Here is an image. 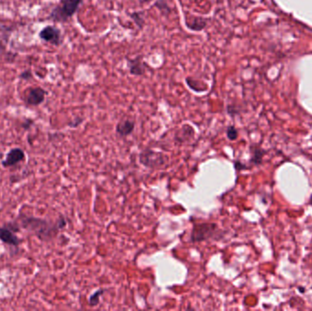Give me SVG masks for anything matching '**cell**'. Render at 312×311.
<instances>
[{"instance_id": "4fadbf2b", "label": "cell", "mask_w": 312, "mask_h": 311, "mask_svg": "<svg viewBox=\"0 0 312 311\" xmlns=\"http://www.w3.org/2000/svg\"><path fill=\"white\" fill-rule=\"evenodd\" d=\"M251 153L252 156L250 162L253 164H257V165L260 164L261 162H262V158H263V156L266 154V152L262 149H260V148H258V147H253L251 150Z\"/></svg>"}, {"instance_id": "6da1fadb", "label": "cell", "mask_w": 312, "mask_h": 311, "mask_svg": "<svg viewBox=\"0 0 312 311\" xmlns=\"http://www.w3.org/2000/svg\"><path fill=\"white\" fill-rule=\"evenodd\" d=\"M18 221L21 228L31 233L42 242H49L54 239L60 231L64 229L68 224L67 219L63 216H61L55 221H51L21 214L18 217Z\"/></svg>"}, {"instance_id": "277c9868", "label": "cell", "mask_w": 312, "mask_h": 311, "mask_svg": "<svg viewBox=\"0 0 312 311\" xmlns=\"http://www.w3.org/2000/svg\"><path fill=\"white\" fill-rule=\"evenodd\" d=\"M20 229L21 226L16 221L5 223L3 226H0V241L16 250H19L22 242L17 235Z\"/></svg>"}, {"instance_id": "44dd1931", "label": "cell", "mask_w": 312, "mask_h": 311, "mask_svg": "<svg viewBox=\"0 0 312 311\" xmlns=\"http://www.w3.org/2000/svg\"><path fill=\"white\" fill-rule=\"evenodd\" d=\"M235 168L238 171H241V170L246 169V166L242 162H235Z\"/></svg>"}, {"instance_id": "ba28073f", "label": "cell", "mask_w": 312, "mask_h": 311, "mask_svg": "<svg viewBox=\"0 0 312 311\" xmlns=\"http://www.w3.org/2000/svg\"><path fill=\"white\" fill-rule=\"evenodd\" d=\"M47 91L41 87L30 88L27 90L25 97V102L28 106H40L46 99Z\"/></svg>"}, {"instance_id": "cb8c5ba5", "label": "cell", "mask_w": 312, "mask_h": 311, "mask_svg": "<svg viewBox=\"0 0 312 311\" xmlns=\"http://www.w3.org/2000/svg\"><path fill=\"white\" fill-rule=\"evenodd\" d=\"M36 1H39V0H36Z\"/></svg>"}, {"instance_id": "d6986e66", "label": "cell", "mask_w": 312, "mask_h": 311, "mask_svg": "<svg viewBox=\"0 0 312 311\" xmlns=\"http://www.w3.org/2000/svg\"><path fill=\"white\" fill-rule=\"evenodd\" d=\"M82 122H83V119H82V118H76L74 121H72V122L68 123V126H69V127H72V128H76V127H78L80 124H82Z\"/></svg>"}, {"instance_id": "2e32d148", "label": "cell", "mask_w": 312, "mask_h": 311, "mask_svg": "<svg viewBox=\"0 0 312 311\" xmlns=\"http://www.w3.org/2000/svg\"><path fill=\"white\" fill-rule=\"evenodd\" d=\"M142 13H139V12H134V13L131 14V18L134 20V23L140 28H143L144 26V20H143V17L141 16Z\"/></svg>"}, {"instance_id": "7402d4cb", "label": "cell", "mask_w": 312, "mask_h": 311, "mask_svg": "<svg viewBox=\"0 0 312 311\" xmlns=\"http://www.w3.org/2000/svg\"><path fill=\"white\" fill-rule=\"evenodd\" d=\"M310 203L312 204V195L311 196V198H310Z\"/></svg>"}, {"instance_id": "603a6c76", "label": "cell", "mask_w": 312, "mask_h": 311, "mask_svg": "<svg viewBox=\"0 0 312 311\" xmlns=\"http://www.w3.org/2000/svg\"><path fill=\"white\" fill-rule=\"evenodd\" d=\"M143 1H148V0H143ZM150 1V0H149Z\"/></svg>"}, {"instance_id": "7c38bea8", "label": "cell", "mask_w": 312, "mask_h": 311, "mask_svg": "<svg viewBox=\"0 0 312 311\" xmlns=\"http://www.w3.org/2000/svg\"><path fill=\"white\" fill-rule=\"evenodd\" d=\"M191 21L188 20H185V26L193 31H201L203 30L205 27L207 26V21L204 19V18H201V17H196V16H190Z\"/></svg>"}, {"instance_id": "ffe728a7", "label": "cell", "mask_w": 312, "mask_h": 311, "mask_svg": "<svg viewBox=\"0 0 312 311\" xmlns=\"http://www.w3.org/2000/svg\"><path fill=\"white\" fill-rule=\"evenodd\" d=\"M33 123H34V122H33L32 120H29V119H28V120H26L25 122H23L21 126L25 129V130H28V129H30V127L33 125Z\"/></svg>"}, {"instance_id": "8fae6325", "label": "cell", "mask_w": 312, "mask_h": 311, "mask_svg": "<svg viewBox=\"0 0 312 311\" xmlns=\"http://www.w3.org/2000/svg\"><path fill=\"white\" fill-rule=\"evenodd\" d=\"M195 136V130L189 124H184L179 129L175 135L176 142H185L192 140Z\"/></svg>"}, {"instance_id": "5b68a950", "label": "cell", "mask_w": 312, "mask_h": 311, "mask_svg": "<svg viewBox=\"0 0 312 311\" xmlns=\"http://www.w3.org/2000/svg\"><path fill=\"white\" fill-rule=\"evenodd\" d=\"M140 162L143 166L150 169L162 168L169 162V157L162 152H156L154 150H144L139 156Z\"/></svg>"}, {"instance_id": "ac0fdd59", "label": "cell", "mask_w": 312, "mask_h": 311, "mask_svg": "<svg viewBox=\"0 0 312 311\" xmlns=\"http://www.w3.org/2000/svg\"><path fill=\"white\" fill-rule=\"evenodd\" d=\"M32 77H33L32 72H31L29 69L24 70V71L21 72V75H20V78H21V80H23V81H28V80L32 79Z\"/></svg>"}, {"instance_id": "5bb4252c", "label": "cell", "mask_w": 312, "mask_h": 311, "mask_svg": "<svg viewBox=\"0 0 312 311\" xmlns=\"http://www.w3.org/2000/svg\"><path fill=\"white\" fill-rule=\"evenodd\" d=\"M105 292L104 289H99L95 291L92 295H90L89 299V305L90 307H96L100 303V298L102 297V294Z\"/></svg>"}, {"instance_id": "9c48e42d", "label": "cell", "mask_w": 312, "mask_h": 311, "mask_svg": "<svg viewBox=\"0 0 312 311\" xmlns=\"http://www.w3.org/2000/svg\"><path fill=\"white\" fill-rule=\"evenodd\" d=\"M127 65L132 75L142 76L145 73V65L143 63V57L141 56H138L134 59H127Z\"/></svg>"}, {"instance_id": "3957f363", "label": "cell", "mask_w": 312, "mask_h": 311, "mask_svg": "<svg viewBox=\"0 0 312 311\" xmlns=\"http://www.w3.org/2000/svg\"><path fill=\"white\" fill-rule=\"evenodd\" d=\"M220 232L216 223H195L191 232L190 240L193 243L204 242L208 239L218 237Z\"/></svg>"}, {"instance_id": "52a82bcc", "label": "cell", "mask_w": 312, "mask_h": 311, "mask_svg": "<svg viewBox=\"0 0 312 311\" xmlns=\"http://www.w3.org/2000/svg\"><path fill=\"white\" fill-rule=\"evenodd\" d=\"M26 160V154L24 150L20 147H15L9 150L5 156V159L2 161V165L5 168L14 167L17 164L24 162Z\"/></svg>"}, {"instance_id": "8992f818", "label": "cell", "mask_w": 312, "mask_h": 311, "mask_svg": "<svg viewBox=\"0 0 312 311\" xmlns=\"http://www.w3.org/2000/svg\"><path fill=\"white\" fill-rule=\"evenodd\" d=\"M39 37L42 41L50 43L54 46H60L63 41L61 29L51 25L43 27L39 33Z\"/></svg>"}, {"instance_id": "e0dca14e", "label": "cell", "mask_w": 312, "mask_h": 311, "mask_svg": "<svg viewBox=\"0 0 312 311\" xmlns=\"http://www.w3.org/2000/svg\"><path fill=\"white\" fill-rule=\"evenodd\" d=\"M8 39V34L0 35V57L6 54L7 52V45L6 42Z\"/></svg>"}, {"instance_id": "30bf717a", "label": "cell", "mask_w": 312, "mask_h": 311, "mask_svg": "<svg viewBox=\"0 0 312 311\" xmlns=\"http://www.w3.org/2000/svg\"><path fill=\"white\" fill-rule=\"evenodd\" d=\"M135 128V122L129 119L122 120L118 122L116 125V133L121 137L129 136L134 133Z\"/></svg>"}, {"instance_id": "9a60e30c", "label": "cell", "mask_w": 312, "mask_h": 311, "mask_svg": "<svg viewBox=\"0 0 312 311\" xmlns=\"http://www.w3.org/2000/svg\"><path fill=\"white\" fill-rule=\"evenodd\" d=\"M226 136L230 141H236L238 138V131L235 126L231 125L226 129Z\"/></svg>"}, {"instance_id": "7a4b0ae2", "label": "cell", "mask_w": 312, "mask_h": 311, "mask_svg": "<svg viewBox=\"0 0 312 311\" xmlns=\"http://www.w3.org/2000/svg\"><path fill=\"white\" fill-rule=\"evenodd\" d=\"M82 3L83 0H61L51 10L48 19L56 23H65L77 13Z\"/></svg>"}]
</instances>
